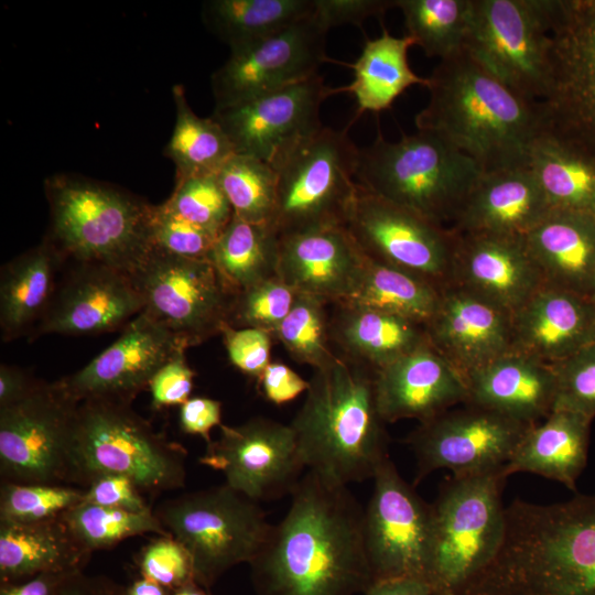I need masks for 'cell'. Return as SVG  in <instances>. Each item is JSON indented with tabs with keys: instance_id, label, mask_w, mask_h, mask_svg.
<instances>
[{
	"instance_id": "obj_43",
	"label": "cell",
	"mask_w": 595,
	"mask_h": 595,
	"mask_svg": "<svg viewBox=\"0 0 595 595\" xmlns=\"http://www.w3.org/2000/svg\"><path fill=\"white\" fill-rule=\"evenodd\" d=\"M216 175L234 216L249 223H270L277 199V174L271 164L235 154Z\"/></svg>"
},
{
	"instance_id": "obj_52",
	"label": "cell",
	"mask_w": 595,
	"mask_h": 595,
	"mask_svg": "<svg viewBox=\"0 0 595 595\" xmlns=\"http://www.w3.org/2000/svg\"><path fill=\"white\" fill-rule=\"evenodd\" d=\"M194 377L185 351L177 353L154 374L149 383L152 407L161 409L185 403L193 390Z\"/></svg>"
},
{
	"instance_id": "obj_6",
	"label": "cell",
	"mask_w": 595,
	"mask_h": 595,
	"mask_svg": "<svg viewBox=\"0 0 595 595\" xmlns=\"http://www.w3.org/2000/svg\"><path fill=\"white\" fill-rule=\"evenodd\" d=\"M186 451L169 441L131 403L93 399L75 415L69 485L85 488L97 476L122 475L142 494L184 487Z\"/></svg>"
},
{
	"instance_id": "obj_39",
	"label": "cell",
	"mask_w": 595,
	"mask_h": 595,
	"mask_svg": "<svg viewBox=\"0 0 595 595\" xmlns=\"http://www.w3.org/2000/svg\"><path fill=\"white\" fill-rule=\"evenodd\" d=\"M441 290L418 275L366 256L360 279L343 303L425 325L436 311Z\"/></svg>"
},
{
	"instance_id": "obj_37",
	"label": "cell",
	"mask_w": 595,
	"mask_h": 595,
	"mask_svg": "<svg viewBox=\"0 0 595 595\" xmlns=\"http://www.w3.org/2000/svg\"><path fill=\"white\" fill-rule=\"evenodd\" d=\"M527 166L552 209L595 213V160L541 132L533 141Z\"/></svg>"
},
{
	"instance_id": "obj_4",
	"label": "cell",
	"mask_w": 595,
	"mask_h": 595,
	"mask_svg": "<svg viewBox=\"0 0 595 595\" xmlns=\"http://www.w3.org/2000/svg\"><path fill=\"white\" fill-rule=\"evenodd\" d=\"M375 372L339 353L314 369L305 400L290 423L306 470L347 486L372 479L389 458Z\"/></svg>"
},
{
	"instance_id": "obj_44",
	"label": "cell",
	"mask_w": 595,
	"mask_h": 595,
	"mask_svg": "<svg viewBox=\"0 0 595 595\" xmlns=\"http://www.w3.org/2000/svg\"><path fill=\"white\" fill-rule=\"evenodd\" d=\"M327 304L316 296L296 293L289 314L273 336L293 360L313 369L326 365L337 354L332 349Z\"/></svg>"
},
{
	"instance_id": "obj_56",
	"label": "cell",
	"mask_w": 595,
	"mask_h": 595,
	"mask_svg": "<svg viewBox=\"0 0 595 595\" xmlns=\"http://www.w3.org/2000/svg\"><path fill=\"white\" fill-rule=\"evenodd\" d=\"M180 425L183 432L199 435L209 444L212 429L221 425V403L210 398H190L181 405Z\"/></svg>"
},
{
	"instance_id": "obj_51",
	"label": "cell",
	"mask_w": 595,
	"mask_h": 595,
	"mask_svg": "<svg viewBox=\"0 0 595 595\" xmlns=\"http://www.w3.org/2000/svg\"><path fill=\"white\" fill-rule=\"evenodd\" d=\"M221 335L230 363L241 372L258 380L271 363V335L257 328L230 326H227Z\"/></svg>"
},
{
	"instance_id": "obj_26",
	"label": "cell",
	"mask_w": 595,
	"mask_h": 595,
	"mask_svg": "<svg viewBox=\"0 0 595 595\" xmlns=\"http://www.w3.org/2000/svg\"><path fill=\"white\" fill-rule=\"evenodd\" d=\"M375 393L386 423L423 422L467 400L464 378L430 343L376 370Z\"/></svg>"
},
{
	"instance_id": "obj_35",
	"label": "cell",
	"mask_w": 595,
	"mask_h": 595,
	"mask_svg": "<svg viewBox=\"0 0 595 595\" xmlns=\"http://www.w3.org/2000/svg\"><path fill=\"white\" fill-rule=\"evenodd\" d=\"M412 45L409 36H393L382 26L380 36L366 40L356 62L348 64L354 79L338 87V94L353 95L358 113L379 112L389 109L409 87H426L428 77L419 76L409 65L408 51Z\"/></svg>"
},
{
	"instance_id": "obj_49",
	"label": "cell",
	"mask_w": 595,
	"mask_h": 595,
	"mask_svg": "<svg viewBox=\"0 0 595 595\" xmlns=\"http://www.w3.org/2000/svg\"><path fill=\"white\" fill-rule=\"evenodd\" d=\"M150 239L152 247L162 251L186 258L208 259L217 237L177 216L162 203L152 205Z\"/></svg>"
},
{
	"instance_id": "obj_55",
	"label": "cell",
	"mask_w": 595,
	"mask_h": 595,
	"mask_svg": "<svg viewBox=\"0 0 595 595\" xmlns=\"http://www.w3.org/2000/svg\"><path fill=\"white\" fill-rule=\"evenodd\" d=\"M264 398L277 405L294 400L309 389V380L283 363H270L258 379Z\"/></svg>"
},
{
	"instance_id": "obj_1",
	"label": "cell",
	"mask_w": 595,
	"mask_h": 595,
	"mask_svg": "<svg viewBox=\"0 0 595 595\" xmlns=\"http://www.w3.org/2000/svg\"><path fill=\"white\" fill-rule=\"evenodd\" d=\"M364 508L347 486L306 470L291 505L249 563L257 595H356L372 583Z\"/></svg>"
},
{
	"instance_id": "obj_13",
	"label": "cell",
	"mask_w": 595,
	"mask_h": 595,
	"mask_svg": "<svg viewBox=\"0 0 595 595\" xmlns=\"http://www.w3.org/2000/svg\"><path fill=\"white\" fill-rule=\"evenodd\" d=\"M464 50L519 96L540 101L549 75L550 0H473Z\"/></svg>"
},
{
	"instance_id": "obj_27",
	"label": "cell",
	"mask_w": 595,
	"mask_h": 595,
	"mask_svg": "<svg viewBox=\"0 0 595 595\" xmlns=\"http://www.w3.org/2000/svg\"><path fill=\"white\" fill-rule=\"evenodd\" d=\"M511 323L512 350L554 365L595 342V299L543 285Z\"/></svg>"
},
{
	"instance_id": "obj_2",
	"label": "cell",
	"mask_w": 595,
	"mask_h": 595,
	"mask_svg": "<svg viewBox=\"0 0 595 595\" xmlns=\"http://www.w3.org/2000/svg\"><path fill=\"white\" fill-rule=\"evenodd\" d=\"M468 595H595V494L513 500L499 549Z\"/></svg>"
},
{
	"instance_id": "obj_11",
	"label": "cell",
	"mask_w": 595,
	"mask_h": 595,
	"mask_svg": "<svg viewBox=\"0 0 595 595\" xmlns=\"http://www.w3.org/2000/svg\"><path fill=\"white\" fill-rule=\"evenodd\" d=\"M537 102L542 132L595 160V0H550L548 85Z\"/></svg>"
},
{
	"instance_id": "obj_16",
	"label": "cell",
	"mask_w": 595,
	"mask_h": 595,
	"mask_svg": "<svg viewBox=\"0 0 595 595\" xmlns=\"http://www.w3.org/2000/svg\"><path fill=\"white\" fill-rule=\"evenodd\" d=\"M531 425L469 403L420 422L404 440L416 461L413 486L436 469L464 477L504 467Z\"/></svg>"
},
{
	"instance_id": "obj_22",
	"label": "cell",
	"mask_w": 595,
	"mask_h": 595,
	"mask_svg": "<svg viewBox=\"0 0 595 595\" xmlns=\"http://www.w3.org/2000/svg\"><path fill=\"white\" fill-rule=\"evenodd\" d=\"M143 303L130 274L97 263H78L56 289L36 335H91L126 326Z\"/></svg>"
},
{
	"instance_id": "obj_41",
	"label": "cell",
	"mask_w": 595,
	"mask_h": 595,
	"mask_svg": "<svg viewBox=\"0 0 595 595\" xmlns=\"http://www.w3.org/2000/svg\"><path fill=\"white\" fill-rule=\"evenodd\" d=\"M403 15L405 35L426 56L444 60L465 47L473 0H396Z\"/></svg>"
},
{
	"instance_id": "obj_8",
	"label": "cell",
	"mask_w": 595,
	"mask_h": 595,
	"mask_svg": "<svg viewBox=\"0 0 595 595\" xmlns=\"http://www.w3.org/2000/svg\"><path fill=\"white\" fill-rule=\"evenodd\" d=\"M505 466L479 475L451 476L431 506L426 583L433 595H464L491 561L505 530Z\"/></svg>"
},
{
	"instance_id": "obj_29",
	"label": "cell",
	"mask_w": 595,
	"mask_h": 595,
	"mask_svg": "<svg viewBox=\"0 0 595 595\" xmlns=\"http://www.w3.org/2000/svg\"><path fill=\"white\" fill-rule=\"evenodd\" d=\"M465 403L534 424L554 409L556 383L553 366L510 350L465 378Z\"/></svg>"
},
{
	"instance_id": "obj_45",
	"label": "cell",
	"mask_w": 595,
	"mask_h": 595,
	"mask_svg": "<svg viewBox=\"0 0 595 595\" xmlns=\"http://www.w3.org/2000/svg\"><path fill=\"white\" fill-rule=\"evenodd\" d=\"M84 488L67 485H0V522L28 523L54 519L83 501Z\"/></svg>"
},
{
	"instance_id": "obj_36",
	"label": "cell",
	"mask_w": 595,
	"mask_h": 595,
	"mask_svg": "<svg viewBox=\"0 0 595 595\" xmlns=\"http://www.w3.org/2000/svg\"><path fill=\"white\" fill-rule=\"evenodd\" d=\"M314 12V0H207L206 29L230 51L277 34Z\"/></svg>"
},
{
	"instance_id": "obj_28",
	"label": "cell",
	"mask_w": 595,
	"mask_h": 595,
	"mask_svg": "<svg viewBox=\"0 0 595 595\" xmlns=\"http://www.w3.org/2000/svg\"><path fill=\"white\" fill-rule=\"evenodd\" d=\"M551 209L528 166L483 172L450 228L523 237Z\"/></svg>"
},
{
	"instance_id": "obj_15",
	"label": "cell",
	"mask_w": 595,
	"mask_h": 595,
	"mask_svg": "<svg viewBox=\"0 0 595 595\" xmlns=\"http://www.w3.org/2000/svg\"><path fill=\"white\" fill-rule=\"evenodd\" d=\"M345 226L370 259L443 289L450 283L455 232L359 184Z\"/></svg>"
},
{
	"instance_id": "obj_23",
	"label": "cell",
	"mask_w": 595,
	"mask_h": 595,
	"mask_svg": "<svg viewBox=\"0 0 595 595\" xmlns=\"http://www.w3.org/2000/svg\"><path fill=\"white\" fill-rule=\"evenodd\" d=\"M448 284L511 314L544 285L522 237L456 232Z\"/></svg>"
},
{
	"instance_id": "obj_19",
	"label": "cell",
	"mask_w": 595,
	"mask_h": 595,
	"mask_svg": "<svg viewBox=\"0 0 595 595\" xmlns=\"http://www.w3.org/2000/svg\"><path fill=\"white\" fill-rule=\"evenodd\" d=\"M326 33L314 14L250 45L230 51L210 76L215 108L263 96L316 74L328 61Z\"/></svg>"
},
{
	"instance_id": "obj_24",
	"label": "cell",
	"mask_w": 595,
	"mask_h": 595,
	"mask_svg": "<svg viewBox=\"0 0 595 595\" xmlns=\"http://www.w3.org/2000/svg\"><path fill=\"white\" fill-rule=\"evenodd\" d=\"M425 328L432 347L464 381L470 372L512 350L511 313L453 284L441 290Z\"/></svg>"
},
{
	"instance_id": "obj_34",
	"label": "cell",
	"mask_w": 595,
	"mask_h": 595,
	"mask_svg": "<svg viewBox=\"0 0 595 595\" xmlns=\"http://www.w3.org/2000/svg\"><path fill=\"white\" fill-rule=\"evenodd\" d=\"M65 257L47 238L2 267L0 278V326L3 340L31 332L47 311L55 275Z\"/></svg>"
},
{
	"instance_id": "obj_32",
	"label": "cell",
	"mask_w": 595,
	"mask_h": 595,
	"mask_svg": "<svg viewBox=\"0 0 595 595\" xmlns=\"http://www.w3.org/2000/svg\"><path fill=\"white\" fill-rule=\"evenodd\" d=\"M333 305L332 343L339 354L375 371L430 343L424 324L349 304Z\"/></svg>"
},
{
	"instance_id": "obj_30",
	"label": "cell",
	"mask_w": 595,
	"mask_h": 595,
	"mask_svg": "<svg viewBox=\"0 0 595 595\" xmlns=\"http://www.w3.org/2000/svg\"><path fill=\"white\" fill-rule=\"evenodd\" d=\"M522 238L544 285L594 298V212L551 209Z\"/></svg>"
},
{
	"instance_id": "obj_40",
	"label": "cell",
	"mask_w": 595,
	"mask_h": 595,
	"mask_svg": "<svg viewBox=\"0 0 595 595\" xmlns=\"http://www.w3.org/2000/svg\"><path fill=\"white\" fill-rule=\"evenodd\" d=\"M172 93L175 125L163 155L174 163L176 181L217 174L235 155L229 138L212 116L203 118L193 111L182 85Z\"/></svg>"
},
{
	"instance_id": "obj_46",
	"label": "cell",
	"mask_w": 595,
	"mask_h": 595,
	"mask_svg": "<svg viewBox=\"0 0 595 595\" xmlns=\"http://www.w3.org/2000/svg\"><path fill=\"white\" fill-rule=\"evenodd\" d=\"M163 204L217 238L234 216L216 174L176 181L172 195Z\"/></svg>"
},
{
	"instance_id": "obj_63",
	"label": "cell",
	"mask_w": 595,
	"mask_h": 595,
	"mask_svg": "<svg viewBox=\"0 0 595 595\" xmlns=\"http://www.w3.org/2000/svg\"><path fill=\"white\" fill-rule=\"evenodd\" d=\"M594 299H595V290H594Z\"/></svg>"
},
{
	"instance_id": "obj_7",
	"label": "cell",
	"mask_w": 595,
	"mask_h": 595,
	"mask_svg": "<svg viewBox=\"0 0 595 595\" xmlns=\"http://www.w3.org/2000/svg\"><path fill=\"white\" fill-rule=\"evenodd\" d=\"M482 173L467 155L434 133L418 130L396 142L379 133L370 145L359 149L356 181L445 226L452 225Z\"/></svg>"
},
{
	"instance_id": "obj_48",
	"label": "cell",
	"mask_w": 595,
	"mask_h": 595,
	"mask_svg": "<svg viewBox=\"0 0 595 595\" xmlns=\"http://www.w3.org/2000/svg\"><path fill=\"white\" fill-rule=\"evenodd\" d=\"M553 366L556 383L554 408L595 418V342Z\"/></svg>"
},
{
	"instance_id": "obj_58",
	"label": "cell",
	"mask_w": 595,
	"mask_h": 595,
	"mask_svg": "<svg viewBox=\"0 0 595 595\" xmlns=\"http://www.w3.org/2000/svg\"><path fill=\"white\" fill-rule=\"evenodd\" d=\"M40 382L15 366L0 367V408L12 404L29 394Z\"/></svg>"
},
{
	"instance_id": "obj_21",
	"label": "cell",
	"mask_w": 595,
	"mask_h": 595,
	"mask_svg": "<svg viewBox=\"0 0 595 595\" xmlns=\"http://www.w3.org/2000/svg\"><path fill=\"white\" fill-rule=\"evenodd\" d=\"M187 346L141 312L119 338L80 370L56 382L75 402L105 399L131 403L154 374Z\"/></svg>"
},
{
	"instance_id": "obj_54",
	"label": "cell",
	"mask_w": 595,
	"mask_h": 595,
	"mask_svg": "<svg viewBox=\"0 0 595 595\" xmlns=\"http://www.w3.org/2000/svg\"><path fill=\"white\" fill-rule=\"evenodd\" d=\"M396 7V0H314V17L327 31L331 28L361 23L371 17L381 18Z\"/></svg>"
},
{
	"instance_id": "obj_12",
	"label": "cell",
	"mask_w": 595,
	"mask_h": 595,
	"mask_svg": "<svg viewBox=\"0 0 595 595\" xmlns=\"http://www.w3.org/2000/svg\"><path fill=\"white\" fill-rule=\"evenodd\" d=\"M145 313L187 348L229 326L235 294L209 259L151 247L130 274Z\"/></svg>"
},
{
	"instance_id": "obj_59",
	"label": "cell",
	"mask_w": 595,
	"mask_h": 595,
	"mask_svg": "<svg viewBox=\"0 0 595 595\" xmlns=\"http://www.w3.org/2000/svg\"><path fill=\"white\" fill-rule=\"evenodd\" d=\"M71 574L42 573L21 582L0 584V595H56Z\"/></svg>"
},
{
	"instance_id": "obj_20",
	"label": "cell",
	"mask_w": 595,
	"mask_h": 595,
	"mask_svg": "<svg viewBox=\"0 0 595 595\" xmlns=\"http://www.w3.org/2000/svg\"><path fill=\"white\" fill-rule=\"evenodd\" d=\"M338 94L316 74L283 89L227 107L212 117L229 138L235 154L258 158L272 164L281 154L323 125L320 109Z\"/></svg>"
},
{
	"instance_id": "obj_25",
	"label": "cell",
	"mask_w": 595,
	"mask_h": 595,
	"mask_svg": "<svg viewBox=\"0 0 595 595\" xmlns=\"http://www.w3.org/2000/svg\"><path fill=\"white\" fill-rule=\"evenodd\" d=\"M365 258L345 225L326 226L281 237L277 274L295 293L337 304L354 292Z\"/></svg>"
},
{
	"instance_id": "obj_42",
	"label": "cell",
	"mask_w": 595,
	"mask_h": 595,
	"mask_svg": "<svg viewBox=\"0 0 595 595\" xmlns=\"http://www.w3.org/2000/svg\"><path fill=\"white\" fill-rule=\"evenodd\" d=\"M61 519L90 553L137 536L171 537L152 509L131 511L82 501L61 515Z\"/></svg>"
},
{
	"instance_id": "obj_38",
	"label": "cell",
	"mask_w": 595,
	"mask_h": 595,
	"mask_svg": "<svg viewBox=\"0 0 595 595\" xmlns=\"http://www.w3.org/2000/svg\"><path fill=\"white\" fill-rule=\"evenodd\" d=\"M280 238L269 224L232 216L216 239L208 259L236 295L278 277Z\"/></svg>"
},
{
	"instance_id": "obj_62",
	"label": "cell",
	"mask_w": 595,
	"mask_h": 595,
	"mask_svg": "<svg viewBox=\"0 0 595 595\" xmlns=\"http://www.w3.org/2000/svg\"><path fill=\"white\" fill-rule=\"evenodd\" d=\"M170 595H212L209 589L199 585L194 580L170 591Z\"/></svg>"
},
{
	"instance_id": "obj_10",
	"label": "cell",
	"mask_w": 595,
	"mask_h": 595,
	"mask_svg": "<svg viewBox=\"0 0 595 595\" xmlns=\"http://www.w3.org/2000/svg\"><path fill=\"white\" fill-rule=\"evenodd\" d=\"M191 556L194 581L210 588L240 563H250L272 524L260 505L226 484L167 499L153 510Z\"/></svg>"
},
{
	"instance_id": "obj_53",
	"label": "cell",
	"mask_w": 595,
	"mask_h": 595,
	"mask_svg": "<svg viewBox=\"0 0 595 595\" xmlns=\"http://www.w3.org/2000/svg\"><path fill=\"white\" fill-rule=\"evenodd\" d=\"M134 483L126 476L105 474L84 488V502L131 511L151 510Z\"/></svg>"
},
{
	"instance_id": "obj_18",
	"label": "cell",
	"mask_w": 595,
	"mask_h": 595,
	"mask_svg": "<svg viewBox=\"0 0 595 595\" xmlns=\"http://www.w3.org/2000/svg\"><path fill=\"white\" fill-rule=\"evenodd\" d=\"M219 428L201 464L220 472L227 486L258 504L291 496L305 466L290 424L253 416Z\"/></svg>"
},
{
	"instance_id": "obj_31",
	"label": "cell",
	"mask_w": 595,
	"mask_h": 595,
	"mask_svg": "<svg viewBox=\"0 0 595 595\" xmlns=\"http://www.w3.org/2000/svg\"><path fill=\"white\" fill-rule=\"evenodd\" d=\"M592 421L583 413L554 408L543 422L526 431L505 465L506 474L528 472L575 490L587 463Z\"/></svg>"
},
{
	"instance_id": "obj_17",
	"label": "cell",
	"mask_w": 595,
	"mask_h": 595,
	"mask_svg": "<svg viewBox=\"0 0 595 595\" xmlns=\"http://www.w3.org/2000/svg\"><path fill=\"white\" fill-rule=\"evenodd\" d=\"M363 517L364 547L372 582L413 577L426 582L431 506L387 458L374 476Z\"/></svg>"
},
{
	"instance_id": "obj_57",
	"label": "cell",
	"mask_w": 595,
	"mask_h": 595,
	"mask_svg": "<svg viewBox=\"0 0 595 595\" xmlns=\"http://www.w3.org/2000/svg\"><path fill=\"white\" fill-rule=\"evenodd\" d=\"M126 587L102 575H87L83 571L71 574L56 595H126Z\"/></svg>"
},
{
	"instance_id": "obj_14",
	"label": "cell",
	"mask_w": 595,
	"mask_h": 595,
	"mask_svg": "<svg viewBox=\"0 0 595 595\" xmlns=\"http://www.w3.org/2000/svg\"><path fill=\"white\" fill-rule=\"evenodd\" d=\"M78 403L56 381H41L0 408V477L12 484L69 485Z\"/></svg>"
},
{
	"instance_id": "obj_47",
	"label": "cell",
	"mask_w": 595,
	"mask_h": 595,
	"mask_svg": "<svg viewBox=\"0 0 595 595\" xmlns=\"http://www.w3.org/2000/svg\"><path fill=\"white\" fill-rule=\"evenodd\" d=\"M295 295L279 277L268 279L235 295L229 326L261 329L273 338L289 314Z\"/></svg>"
},
{
	"instance_id": "obj_9",
	"label": "cell",
	"mask_w": 595,
	"mask_h": 595,
	"mask_svg": "<svg viewBox=\"0 0 595 595\" xmlns=\"http://www.w3.org/2000/svg\"><path fill=\"white\" fill-rule=\"evenodd\" d=\"M358 155L347 129L322 126L271 164L277 199L269 225L279 238L346 224L358 185Z\"/></svg>"
},
{
	"instance_id": "obj_5",
	"label": "cell",
	"mask_w": 595,
	"mask_h": 595,
	"mask_svg": "<svg viewBox=\"0 0 595 595\" xmlns=\"http://www.w3.org/2000/svg\"><path fill=\"white\" fill-rule=\"evenodd\" d=\"M51 236L64 257L128 274L151 249L152 205L127 191L86 177L55 174L44 182Z\"/></svg>"
},
{
	"instance_id": "obj_33",
	"label": "cell",
	"mask_w": 595,
	"mask_h": 595,
	"mask_svg": "<svg viewBox=\"0 0 595 595\" xmlns=\"http://www.w3.org/2000/svg\"><path fill=\"white\" fill-rule=\"evenodd\" d=\"M90 555L61 516L39 522H0V584L42 573L83 571Z\"/></svg>"
},
{
	"instance_id": "obj_61",
	"label": "cell",
	"mask_w": 595,
	"mask_h": 595,
	"mask_svg": "<svg viewBox=\"0 0 595 595\" xmlns=\"http://www.w3.org/2000/svg\"><path fill=\"white\" fill-rule=\"evenodd\" d=\"M126 595H170V591L158 583L140 577L126 587Z\"/></svg>"
},
{
	"instance_id": "obj_50",
	"label": "cell",
	"mask_w": 595,
	"mask_h": 595,
	"mask_svg": "<svg viewBox=\"0 0 595 595\" xmlns=\"http://www.w3.org/2000/svg\"><path fill=\"white\" fill-rule=\"evenodd\" d=\"M140 575L169 591L194 580L192 560L187 551L172 537H156L138 558Z\"/></svg>"
},
{
	"instance_id": "obj_3",
	"label": "cell",
	"mask_w": 595,
	"mask_h": 595,
	"mask_svg": "<svg viewBox=\"0 0 595 595\" xmlns=\"http://www.w3.org/2000/svg\"><path fill=\"white\" fill-rule=\"evenodd\" d=\"M428 105L418 130L434 133L483 172L527 166L542 132L537 101L511 90L465 50L440 60L428 77Z\"/></svg>"
},
{
	"instance_id": "obj_60",
	"label": "cell",
	"mask_w": 595,
	"mask_h": 595,
	"mask_svg": "<svg viewBox=\"0 0 595 595\" xmlns=\"http://www.w3.org/2000/svg\"><path fill=\"white\" fill-rule=\"evenodd\" d=\"M364 595H433L429 584L420 578L400 577L372 582Z\"/></svg>"
}]
</instances>
